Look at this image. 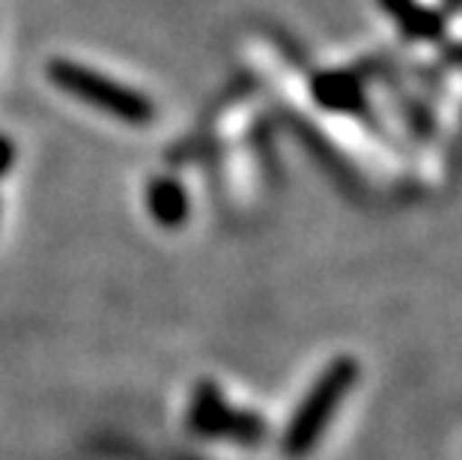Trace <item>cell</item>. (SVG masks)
<instances>
[{
	"label": "cell",
	"instance_id": "1",
	"mask_svg": "<svg viewBox=\"0 0 462 460\" xmlns=\"http://www.w3.org/2000/svg\"><path fill=\"white\" fill-rule=\"evenodd\" d=\"M48 81H51L57 90H63L66 96H72V99L114 117V120H120V123L150 126L155 120V105L146 99L141 90L114 81V78L96 72L84 63L54 57V61L48 63Z\"/></svg>",
	"mask_w": 462,
	"mask_h": 460
},
{
	"label": "cell",
	"instance_id": "2",
	"mask_svg": "<svg viewBox=\"0 0 462 460\" xmlns=\"http://www.w3.org/2000/svg\"><path fill=\"white\" fill-rule=\"evenodd\" d=\"M352 383H356V365L346 359L334 361L313 383L308 398L296 409V416L290 418V427L283 434V455L290 460H301L310 455V448L317 446V439L331 422V416L337 413L340 398L346 395V389H352Z\"/></svg>",
	"mask_w": 462,
	"mask_h": 460
},
{
	"label": "cell",
	"instance_id": "3",
	"mask_svg": "<svg viewBox=\"0 0 462 460\" xmlns=\"http://www.w3.org/2000/svg\"><path fill=\"white\" fill-rule=\"evenodd\" d=\"M189 425L198 437H209V439H233V443H245L254 446L265 437V422L254 413H242V409H233L227 400H224L221 389L203 380L191 398V409H189Z\"/></svg>",
	"mask_w": 462,
	"mask_h": 460
},
{
	"label": "cell",
	"instance_id": "4",
	"mask_svg": "<svg viewBox=\"0 0 462 460\" xmlns=\"http://www.w3.org/2000/svg\"><path fill=\"white\" fill-rule=\"evenodd\" d=\"M146 210H150L152 221L162 224V228L173 230V228H182L189 221V192L185 185L173 177H155L146 185Z\"/></svg>",
	"mask_w": 462,
	"mask_h": 460
},
{
	"label": "cell",
	"instance_id": "5",
	"mask_svg": "<svg viewBox=\"0 0 462 460\" xmlns=\"http://www.w3.org/2000/svg\"><path fill=\"white\" fill-rule=\"evenodd\" d=\"M15 155H18V150H15V144L6 138V135H0V177L13 168V162H15Z\"/></svg>",
	"mask_w": 462,
	"mask_h": 460
}]
</instances>
